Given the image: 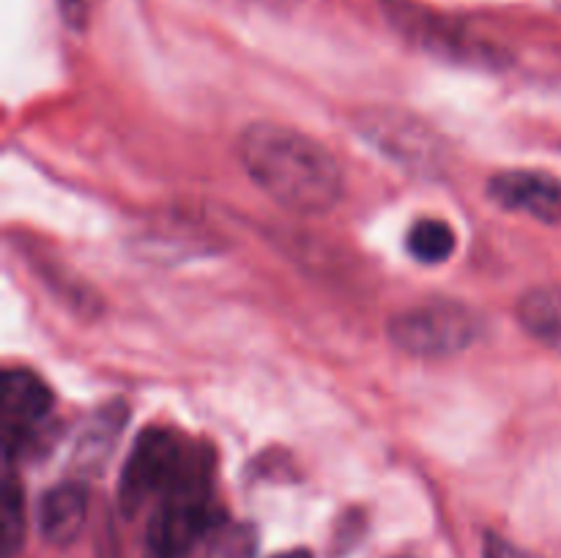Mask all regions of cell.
<instances>
[{"label":"cell","mask_w":561,"mask_h":558,"mask_svg":"<svg viewBox=\"0 0 561 558\" xmlns=\"http://www.w3.org/2000/svg\"><path fill=\"white\" fill-rule=\"evenodd\" d=\"M99 0H58L60 16L71 31H85L91 25V16L96 11Z\"/></svg>","instance_id":"14"},{"label":"cell","mask_w":561,"mask_h":558,"mask_svg":"<svg viewBox=\"0 0 561 558\" xmlns=\"http://www.w3.org/2000/svg\"><path fill=\"white\" fill-rule=\"evenodd\" d=\"M274 558H312L310 550H288V553H279Z\"/></svg>","instance_id":"16"},{"label":"cell","mask_w":561,"mask_h":558,"mask_svg":"<svg viewBox=\"0 0 561 558\" xmlns=\"http://www.w3.org/2000/svg\"><path fill=\"white\" fill-rule=\"evenodd\" d=\"M356 129L392 162L420 173H438L436 167H442V140L411 115L398 109H365L356 118Z\"/></svg>","instance_id":"6"},{"label":"cell","mask_w":561,"mask_h":558,"mask_svg":"<svg viewBox=\"0 0 561 558\" xmlns=\"http://www.w3.org/2000/svg\"><path fill=\"white\" fill-rule=\"evenodd\" d=\"M85 490L75 481H64V485L53 487L44 492L42 503H38V528L42 536L55 547H66L80 536L82 525H85Z\"/></svg>","instance_id":"9"},{"label":"cell","mask_w":561,"mask_h":558,"mask_svg":"<svg viewBox=\"0 0 561 558\" xmlns=\"http://www.w3.org/2000/svg\"><path fill=\"white\" fill-rule=\"evenodd\" d=\"M126 419V410L121 408H104L102 414L93 419V425L88 427L85 435L80 441V460L82 463L93 465V463H102L110 452H113L115 441L121 435V427H124Z\"/></svg>","instance_id":"13"},{"label":"cell","mask_w":561,"mask_h":558,"mask_svg":"<svg viewBox=\"0 0 561 558\" xmlns=\"http://www.w3.org/2000/svg\"><path fill=\"white\" fill-rule=\"evenodd\" d=\"M488 195L507 211L529 213L540 222H561V181L537 170H507L491 178Z\"/></svg>","instance_id":"8"},{"label":"cell","mask_w":561,"mask_h":558,"mask_svg":"<svg viewBox=\"0 0 561 558\" xmlns=\"http://www.w3.org/2000/svg\"><path fill=\"white\" fill-rule=\"evenodd\" d=\"M53 410V392L31 370L11 367L0 377V432L5 460L22 454L25 443L36 435L38 425Z\"/></svg>","instance_id":"7"},{"label":"cell","mask_w":561,"mask_h":558,"mask_svg":"<svg viewBox=\"0 0 561 558\" xmlns=\"http://www.w3.org/2000/svg\"><path fill=\"white\" fill-rule=\"evenodd\" d=\"M389 337L405 353L438 359L469 348L480 337V317L458 301H427L394 315Z\"/></svg>","instance_id":"3"},{"label":"cell","mask_w":561,"mask_h":558,"mask_svg":"<svg viewBox=\"0 0 561 558\" xmlns=\"http://www.w3.org/2000/svg\"><path fill=\"white\" fill-rule=\"evenodd\" d=\"M405 246L420 263H444L458 246V239L444 219H420L411 224Z\"/></svg>","instance_id":"12"},{"label":"cell","mask_w":561,"mask_h":558,"mask_svg":"<svg viewBox=\"0 0 561 558\" xmlns=\"http://www.w3.org/2000/svg\"><path fill=\"white\" fill-rule=\"evenodd\" d=\"M518 321L537 342L561 353V284L529 290L518 301Z\"/></svg>","instance_id":"10"},{"label":"cell","mask_w":561,"mask_h":558,"mask_svg":"<svg viewBox=\"0 0 561 558\" xmlns=\"http://www.w3.org/2000/svg\"><path fill=\"white\" fill-rule=\"evenodd\" d=\"M208 485H192L164 496L153 509L146 528V558H186L192 547L214 525Z\"/></svg>","instance_id":"4"},{"label":"cell","mask_w":561,"mask_h":558,"mask_svg":"<svg viewBox=\"0 0 561 558\" xmlns=\"http://www.w3.org/2000/svg\"><path fill=\"white\" fill-rule=\"evenodd\" d=\"M387 14L403 36H409L416 47L436 55V58L474 66L502 63V53L496 47L466 33L458 22L444 20L433 11H425L422 5L409 3V0H389Z\"/></svg>","instance_id":"5"},{"label":"cell","mask_w":561,"mask_h":558,"mask_svg":"<svg viewBox=\"0 0 561 558\" xmlns=\"http://www.w3.org/2000/svg\"><path fill=\"white\" fill-rule=\"evenodd\" d=\"M25 542V496L14 470L5 468L3 490H0V553L14 558Z\"/></svg>","instance_id":"11"},{"label":"cell","mask_w":561,"mask_h":558,"mask_svg":"<svg viewBox=\"0 0 561 558\" xmlns=\"http://www.w3.org/2000/svg\"><path fill=\"white\" fill-rule=\"evenodd\" d=\"M192 485H208V457L195 443L179 432L148 427L131 446L129 460L121 470L118 501L126 514H135L151 498L162 501L175 490Z\"/></svg>","instance_id":"2"},{"label":"cell","mask_w":561,"mask_h":558,"mask_svg":"<svg viewBox=\"0 0 561 558\" xmlns=\"http://www.w3.org/2000/svg\"><path fill=\"white\" fill-rule=\"evenodd\" d=\"M239 159L274 202L296 213H329L343 197L337 159L290 126L252 124L239 137Z\"/></svg>","instance_id":"1"},{"label":"cell","mask_w":561,"mask_h":558,"mask_svg":"<svg viewBox=\"0 0 561 558\" xmlns=\"http://www.w3.org/2000/svg\"><path fill=\"white\" fill-rule=\"evenodd\" d=\"M485 558H540V556L524 550V547H518L515 542L504 539V536L488 534L485 536Z\"/></svg>","instance_id":"15"}]
</instances>
